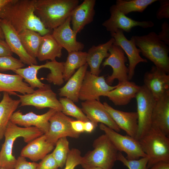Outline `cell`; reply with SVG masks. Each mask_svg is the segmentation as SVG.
<instances>
[{
  "mask_svg": "<svg viewBox=\"0 0 169 169\" xmlns=\"http://www.w3.org/2000/svg\"><path fill=\"white\" fill-rule=\"evenodd\" d=\"M35 0H11L0 9V19L8 22L19 33L26 29L43 36L51 33L34 13Z\"/></svg>",
  "mask_w": 169,
  "mask_h": 169,
  "instance_id": "1",
  "label": "cell"
},
{
  "mask_svg": "<svg viewBox=\"0 0 169 169\" xmlns=\"http://www.w3.org/2000/svg\"><path fill=\"white\" fill-rule=\"evenodd\" d=\"M79 3L78 0H35L34 13L46 28L53 30L66 21Z\"/></svg>",
  "mask_w": 169,
  "mask_h": 169,
  "instance_id": "2",
  "label": "cell"
},
{
  "mask_svg": "<svg viewBox=\"0 0 169 169\" xmlns=\"http://www.w3.org/2000/svg\"><path fill=\"white\" fill-rule=\"evenodd\" d=\"M131 38L143 56L158 69L169 74V47L159 39L156 33L152 31L145 35L133 36Z\"/></svg>",
  "mask_w": 169,
  "mask_h": 169,
  "instance_id": "3",
  "label": "cell"
},
{
  "mask_svg": "<svg viewBox=\"0 0 169 169\" xmlns=\"http://www.w3.org/2000/svg\"><path fill=\"white\" fill-rule=\"evenodd\" d=\"M44 134L35 127H21L10 121L5 132V141L0 151V168H14L17 159L13 155L12 150L14 142L18 138L22 137L24 141L28 143Z\"/></svg>",
  "mask_w": 169,
  "mask_h": 169,
  "instance_id": "4",
  "label": "cell"
},
{
  "mask_svg": "<svg viewBox=\"0 0 169 169\" xmlns=\"http://www.w3.org/2000/svg\"><path fill=\"white\" fill-rule=\"evenodd\" d=\"M148 160V169L161 161L169 162V138L152 127L138 140Z\"/></svg>",
  "mask_w": 169,
  "mask_h": 169,
  "instance_id": "5",
  "label": "cell"
},
{
  "mask_svg": "<svg viewBox=\"0 0 169 169\" xmlns=\"http://www.w3.org/2000/svg\"><path fill=\"white\" fill-rule=\"evenodd\" d=\"M92 145L93 149L83 156L82 164L112 169L118 152L107 136L105 134L100 136L94 140Z\"/></svg>",
  "mask_w": 169,
  "mask_h": 169,
  "instance_id": "6",
  "label": "cell"
},
{
  "mask_svg": "<svg viewBox=\"0 0 169 169\" xmlns=\"http://www.w3.org/2000/svg\"><path fill=\"white\" fill-rule=\"evenodd\" d=\"M16 95L19 98L20 106H33L38 109L49 108L62 111L61 105L49 84H45L32 93Z\"/></svg>",
  "mask_w": 169,
  "mask_h": 169,
  "instance_id": "7",
  "label": "cell"
},
{
  "mask_svg": "<svg viewBox=\"0 0 169 169\" xmlns=\"http://www.w3.org/2000/svg\"><path fill=\"white\" fill-rule=\"evenodd\" d=\"M135 98L138 125L136 139L138 140L151 128V115L156 100L144 85L140 86Z\"/></svg>",
  "mask_w": 169,
  "mask_h": 169,
  "instance_id": "8",
  "label": "cell"
},
{
  "mask_svg": "<svg viewBox=\"0 0 169 169\" xmlns=\"http://www.w3.org/2000/svg\"><path fill=\"white\" fill-rule=\"evenodd\" d=\"M99 128L105 132L118 151L126 153L127 159L136 160L146 156L139 141L136 139L128 135L120 134L102 123L99 125Z\"/></svg>",
  "mask_w": 169,
  "mask_h": 169,
  "instance_id": "9",
  "label": "cell"
},
{
  "mask_svg": "<svg viewBox=\"0 0 169 169\" xmlns=\"http://www.w3.org/2000/svg\"><path fill=\"white\" fill-rule=\"evenodd\" d=\"M117 86H112L107 83L104 77L92 74L87 71L79 94V99L82 101L100 100L101 96L107 94Z\"/></svg>",
  "mask_w": 169,
  "mask_h": 169,
  "instance_id": "10",
  "label": "cell"
},
{
  "mask_svg": "<svg viewBox=\"0 0 169 169\" xmlns=\"http://www.w3.org/2000/svg\"><path fill=\"white\" fill-rule=\"evenodd\" d=\"M110 18L103 23L102 25L110 33L118 29L129 33L136 27L147 28L152 27L154 25L151 21H137L128 17L119 11L115 4L110 7Z\"/></svg>",
  "mask_w": 169,
  "mask_h": 169,
  "instance_id": "11",
  "label": "cell"
},
{
  "mask_svg": "<svg viewBox=\"0 0 169 169\" xmlns=\"http://www.w3.org/2000/svg\"><path fill=\"white\" fill-rule=\"evenodd\" d=\"M108 52L109 56L102 63L103 67L109 65L113 70L112 74L108 75L105 79L107 83L110 85L116 79L118 80L119 83L129 80V70L125 64L127 59L124 51L119 46L113 44Z\"/></svg>",
  "mask_w": 169,
  "mask_h": 169,
  "instance_id": "12",
  "label": "cell"
},
{
  "mask_svg": "<svg viewBox=\"0 0 169 169\" xmlns=\"http://www.w3.org/2000/svg\"><path fill=\"white\" fill-rule=\"evenodd\" d=\"M73 120L62 111H56L49 119V129L44 134L47 141L55 146L57 141L62 137L78 138L80 134L75 132L71 126V121Z\"/></svg>",
  "mask_w": 169,
  "mask_h": 169,
  "instance_id": "13",
  "label": "cell"
},
{
  "mask_svg": "<svg viewBox=\"0 0 169 169\" xmlns=\"http://www.w3.org/2000/svg\"><path fill=\"white\" fill-rule=\"evenodd\" d=\"M110 33L114 39L113 44L120 47L127 56L129 62L128 79L130 80L133 77L136 65L140 63H147V60L141 56L140 49L133 40L127 38L122 30L118 29Z\"/></svg>",
  "mask_w": 169,
  "mask_h": 169,
  "instance_id": "14",
  "label": "cell"
},
{
  "mask_svg": "<svg viewBox=\"0 0 169 169\" xmlns=\"http://www.w3.org/2000/svg\"><path fill=\"white\" fill-rule=\"evenodd\" d=\"M81 109L89 120L97 126L99 123L119 132L120 129L113 120L100 100H91L81 103Z\"/></svg>",
  "mask_w": 169,
  "mask_h": 169,
  "instance_id": "15",
  "label": "cell"
},
{
  "mask_svg": "<svg viewBox=\"0 0 169 169\" xmlns=\"http://www.w3.org/2000/svg\"><path fill=\"white\" fill-rule=\"evenodd\" d=\"M57 111L49 109L46 112L41 115H37L33 112L23 114L18 110L13 113L10 121L15 124L24 127H35L45 134L48 132L49 129V119Z\"/></svg>",
  "mask_w": 169,
  "mask_h": 169,
  "instance_id": "16",
  "label": "cell"
},
{
  "mask_svg": "<svg viewBox=\"0 0 169 169\" xmlns=\"http://www.w3.org/2000/svg\"><path fill=\"white\" fill-rule=\"evenodd\" d=\"M144 82L156 100L169 93V74L155 65L145 73Z\"/></svg>",
  "mask_w": 169,
  "mask_h": 169,
  "instance_id": "17",
  "label": "cell"
},
{
  "mask_svg": "<svg viewBox=\"0 0 169 169\" xmlns=\"http://www.w3.org/2000/svg\"><path fill=\"white\" fill-rule=\"evenodd\" d=\"M0 26L3 33L5 40L12 52L17 54L24 64L37 65L36 58L31 56L26 52L21 41L19 34L13 27L5 20L1 19Z\"/></svg>",
  "mask_w": 169,
  "mask_h": 169,
  "instance_id": "18",
  "label": "cell"
},
{
  "mask_svg": "<svg viewBox=\"0 0 169 169\" xmlns=\"http://www.w3.org/2000/svg\"><path fill=\"white\" fill-rule=\"evenodd\" d=\"M70 24V16L63 24L54 29L52 34L59 44L68 52L82 51L84 45L77 40L78 33L72 29Z\"/></svg>",
  "mask_w": 169,
  "mask_h": 169,
  "instance_id": "19",
  "label": "cell"
},
{
  "mask_svg": "<svg viewBox=\"0 0 169 169\" xmlns=\"http://www.w3.org/2000/svg\"><path fill=\"white\" fill-rule=\"evenodd\" d=\"M103 104L119 128L125 131L127 135L136 139L138 128L137 112H125L116 110L105 102Z\"/></svg>",
  "mask_w": 169,
  "mask_h": 169,
  "instance_id": "20",
  "label": "cell"
},
{
  "mask_svg": "<svg viewBox=\"0 0 169 169\" xmlns=\"http://www.w3.org/2000/svg\"><path fill=\"white\" fill-rule=\"evenodd\" d=\"M95 0H84L72 11L71 15L72 29L78 33L93 20Z\"/></svg>",
  "mask_w": 169,
  "mask_h": 169,
  "instance_id": "21",
  "label": "cell"
},
{
  "mask_svg": "<svg viewBox=\"0 0 169 169\" xmlns=\"http://www.w3.org/2000/svg\"><path fill=\"white\" fill-rule=\"evenodd\" d=\"M151 127L169 136V93L156 100L151 117Z\"/></svg>",
  "mask_w": 169,
  "mask_h": 169,
  "instance_id": "22",
  "label": "cell"
},
{
  "mask_svg": "<svg viewBox=\"0 0 169 169\" xmlns=\"http://www.w3.org/2000/svg\"><path fill=\"white\" fill-rule=\"evenodd\" d=\"M140 87V86L129 80L118 83L117 87L110 91L106 97L115 105H126L132 99L136 98Z\"/></svg>",
  "mask_w": 169,
  "mask_h": 169,
  "instance_id": "23",
  "label": "cell"
},
{
  "mask_svg": "<svg viewBox=\"0 0 169 169\" xmlns=\"http://www.w3.org/2000/svg\"><path fill=\"white\" fill-rule=\"evenodd\" d=\"M54 146L47 141L44 134L28 143L22 150L20 156L37 161L42 159L51 151Z\"/></svg>",
  "mask_w": 169,
  "mask_h": 169,
  "instance_id": "24",
  "label": "cell"
},
{
  "mask_svg": "<svg viewBox=\"0 0 169 169\" xmlns=\"http://www.w3.org/2000/svg\"><path fill=\"white\" fill-rule=\"evenodd\" d=\"M114 41L112 37L105 43L92 46L87 52L86 62L92 74L99 76L101 72L100 65L103 59L109 56V50Z\"/></svg>",
  "mask_w": 169,
  "mask_h": 169,
  "instance_id": "25",
  "label": "cell"
},
{
  "mask_svg": "<svg viewBox=\"0 0 169 169\" xmlns=\"http://www.w3.org/2000/svg\"><path fill=\"white\" fill-rule=\"evenodd\" d=\"M18 74H10L0 73V92H6L10 95H16L18 92L25 95L33 93L34 90L23 81Z\"/></svg>",
  "mask_w": 169,
  "mask_h": 169,
  "instance_id": "26",
  "label": "cell"
},
{
  "mask_svg": "<svg viewBox=\"0 0 169 169\" xmlns=\"http://www.w3.org/2000/svg\"><path fill=\"white\" fill-rule=\"evenodd\" d=\"M88 66L86 64L79 68L59 89L60 96L68 98L74 102L79 101V92Z\"/></svg>",
  "mask_w": 169,
  "mask_h": 169,
  "instance_id": "27",
  "label": "cell"
},
{
  "mask_svg": "<svg viewBox=\"0 0 169 169\" xmlns=\"http://www.w3.org/2000/svg\"><path fill=\"white\" fill-rule=\"evenodd\" d=\"M62 49L52 33L47 34L42 36L37 58L41 61L54 60L56 58L61 57Z\"/></svg>",
  "mask_w": 169,
  "mask_h": 169,
  "instance_id": "28",
  "label": "cell"
},
{
  "mask_svg": "<svg viewBox=\"0 0 169 169\" xmlns=\"http://www.w3.org/2000/svg\"><path fill=\"white\" fill-rule=\"evenodd\" d=\"M19 104V99H13L8 93L3 92V98L0 102V140L4 137L8 125Z\"/></svg>",
  "mask_w": 169,
  "mask_h": 169,
  "instance_id": "29",
  "label": "cell"
},
{
  "mask_svg": "<svg viewBox=\"0 0 169 169\" xmlns=\"http://www.w3.org/2000/svg\"><path fill=\"white\" fill-rule=\"evenodd\" d=\"M68 54L66 61L64 62V81H67L76 69L87 64V52L74 51L68 52Z\"/></svg>",
  "mask_w": 169,
  "mask_h": 169,
  "instance_id": "30",
  "label": "cell"
},
{
  "mask_svg": "<svg viewBox=\"0 0 169 169\" xmlns=\"http://www.w3.org/2000/svg\"><path fill=\"white\" fill-rule=\"evenodd\" d=\"M18 34L25 50L30 56L36 58L42 36L31 29L25 30Z\"/></svg>",
  "mask_w": 169,
  "mask_h": 169,
  "instance_id": "31",
  "label": "cell"
},
{
  "mask_svg": "<svg viewBox=\"0 0 169 169\" xmlns=\"http://www.w3.org/2000/svg\"><path fill=\"white\" fill-rule=\"evenodd\" d=\"M43 68H44V64L41 65L32 64L26 68L18 69L13 71L21 76L25 82L34 89L36 88L42 87L45 84L40 81L37 76L38 70Z\"/></svg>",
  "mask_w": 169,
  "mask_h": 169,
  "instance_id": "32",
  "label": "cell"
},
{
  "mask_svg": "<svg viewBox=\"0 0 169 169\" xmlns=\"http://www.w3.org/2000/svg\"><path fill=\"white\" fill-rule=\"evenodd\" d=\"M157 0H117L115 4L122 13L126 15L132 12H143Z\"/></svg>",
  "mask_w": 169,
  "mask_h": 169,
  "instance_id": "33",
  "label": "cell"
},
{
  "mask_svg": "<svg viewBox=\"0 0 169 169\" xmlns=\"http://www.w3.org/2000/svg\"><path fill=\"white\" fill-rule=\"evenodd\" d=\"M45 63L46 68L49 69L50 73L45 79L50 83L60 86L64 82L63 78L64 70V62H59L56 60L47 61Z\"/></svg>",
  "mask_w": 169,
  "mask_h": 169,
  "instance_id": "34",
  "label": "cell"
},
{
  "mask_svg": "<svg viewBox=\"0 0 169 169\" xmlns=\"http://www.w3.org/2000/svg\"><path fill=\"white\" fill-rule=\"evenodd\" d=\"M67 137H62L57 141L55 147L52 153L59 167L60 168L65 165L70 151L69 142Z\"/></svg>",
  "mask_w": 169,
  "mask_h": 169,
  "instance_id": "35",
  "label": "cell"
},
{
  "mask_svg": "<svg viewBox=\"0 0 169 169\" xmlns=\"http://www.w3.org/2000/svg\"><path fill=\"white\" fill-rule=\"evenodd\" d=\"M59 100L62 107V112L67 116L75 118L84 122L89 120L86 115L74 102L66 97H60Z\"/></svg>",
  "mask_w": 169,
  "mask_h": 169,
  "instance_id": "36",
  "label": "cell"
},
{
  "mask_svg": "<svg viewBox=\"0 0 169 169\" xmlns=\"http://www.w3.org/2000/svg\"><path fill=\"white\" fill-rule=\"evenodd\" d=\"M117 160L120 161L129 169H148L147 167L148 159L147 156L138 159L130 160L125 157L121 152L119 151Z\"/></svg>",
  "mask_w": 169,
  "mask_h": 169,
  "instance_id": "37",
  "label": "cell"
},
{
  "mask_svg": "<svg viewBox=\"0 0 169 169\" xmlns=\"http://www.w3.org/2000/svg\"><path fill=\"white\" fill-rule=\"evenodd\" d=\"M24 64L19 59L12 56H7L0 57V71L4 72L8 70L13 71L16 69L23 68Z\"/></svg>",
  "mask_w": 169,
  "mask_h": 169,
  "instance_id": "38",
  "label": "cell"
},
{
  "mask_svg": "<svg viewBox=\"0 0 169 169\" xmlns=\"http://www.w3.org/2000/svg\"><path fill=\"white\" fill-rule=\"evenodd\" d=\"M83 163V156L80 151L77 148L70 150L65 164L64 169H74L75 167Z\"/></svg>",
  "mask_w": 169,
  "mask_h": 169,
  "instance_id": "39",
  "label": "cell"
},
{
  "mask_svg": "<svg viewBox=\"0 0 169 169\" xmlns=\"http://www.w3.org/2000/svg\"><path fill=\"white\" fill-rule=\"evenodd\" d=\"M58 165L52 153L47 154L39 163L37 169H58Z\"/></svg>",
  "mask_w": 169,
  "mask_h": 169,
  "instance_id": "40",
  "label": "cell"
},
{
  "mask_svg": "<svg viewBox=\"0 0 169 169\" xmlns=\"http://www.w3.org/2000/svg\"><path fill=\"white\" fill-rule=\"evenodd\" d=\"M160 6L157 10L156 16L157 18L161 20L169 18V0H159Z\"/></svg>",
  "mask_w": 169,
  "mask_h": 169,
  "instance_id": "41",
  "label": "cell"
},
{
  "mask_svg": "<svg viewBox=\"0 0 169 169\" xmlns=\"http://www.w3.org/2000/svg\"><path fill=\"white\" fill-rule=\"evenodd\" d=\"M38 163L28 161L25 158L20 156L17 159V162L14 169H37Z\"/></svg>",
  "mask_w": 169,
  "mask_h": 169,
  "instance_id": "42",
  "label": "cell"
},
{
  "mask_svg": "<svg viewBox=\"0 0 169 169\" xmlns=\"http://www.w3.org/2000/svg\"><path fill=\"white\" fill-rule=\"evenodd\" d=\"M157 34L159 39L169 46V24L167 21H165L162 23L161 31Z\"/></svg>",
  "mask_w": 169,
  "mask_h": 169,
  "instance_id": "43",
  "label": "cell"
},
{
  "mask_svg": "<svg viewBox=\"0 0 169 169\" xmlns=\"http://www.w3.org/2000/svg\"><path fill=\"white\" fill-rule=\"evenodd\" d=\"M13 53L5 40L0 39V57L12 56Z\"/></svg>",
  "mask_w": 169,
  "mask_h": 169,
  "instance_id": "44",
  "label": "cell"
},
{
  "mask_svg": "<svg viewBox=\"0 0 169 169\" xmlns=\"http://www.w3.org/2000/svg\"><path fill=\"white\" fill-rule=\"evenodd\" d=\"M84 123L82 121L74 120L71 121L72 128L75 132L80 134L84 132Z\"/></svg>",
  "mask_w": 169,
  "mask_h": 169,
  "instance_id": "45",
  "label": "cell"
},
{
  "mask_svg": "<svg viewBox=\"0 0 169 169\" xmlns=\"http://www.w3.org/2000/svg\"><path fill=\"white\" fill-rule=\"evenodd\" d=\"M148 169H169V162L165 161L159 162Z\"/></svg>",
  "mask_w": 169,
  "mask_h": 169,
  "instance_id": "46",
  "label": "cell"
},
{
  "mask_svg": "<svg viewBox=\"0 0 169 169\" xmlns=\"http://www.w3.org/2000/svg\"><path fill=\"white\" fill-rule=\"evenodd\" d=\"M97 127L94 123L90 120L84 122V131L87 133L92 132Z\"/></svg>",
  "mask_w": 169,
  "mask_h": 169,
  "instance_id": "47",
  "label": "cell"
},
{
  "mask_svg": "<svg viewBox=\"0 0 169 169\" xmlns=\"http://www.w3.org/2000/svg\"><path fill=\"white\" fill-rule=\"evenodd\" d=\"M81 165L84 169H103L100 167L93 166L84 164H83Z\"/></svg>",
  "mask_w": 169,
  "mask_h": 169,
  "instance_id": "48",
  "label": "cell"
},
{
  "mask_svg": "<svg viewBox=\"0 0 169 169\" xmlns=\"http://www.w3.org/2000/svg\"><path fill=\"white\" fill-rule=\"evenodd\" d=\"M10 1L11 0H0V9Z\"/></svg>",
  "mask_w": 169,
  "mask_h": 169,
  "instance_id": "49",
  "label": "cell"
},
{
  "mask_svg": "<svg viewBox=\"0 0 169 169\" xmlns=\"http://www.w3.org/2000/svg\"><path fill=\"white\" fill-rule=\"evenodd\" d=\"M1 19H0V21ZM0 39L5 40L4 37L3 30L0 26Z\"/></svg>",
  "mask_w": 169,
  "mask_h": 169,
  "instance_id": "50",
  "label": "cell"
},
{
  "mask_svg": "<svg viewBox=\"0 0 169 169\" xmlns=\"http://www.w3.org/2000/svg\"><path fill=\"white\" fill-rule=\"evenodd\" d=\"M0 96H1V94H0Z\"/></svg>",
  "mask_w": 169,
  "mask_h": 169,
  "instance_id": "51",
  "label": "cell"
},
{
  "mask_svg": "<svg viewBox=\"0 0 169 169\" xmlns=\"http://www.w3.org/2000/svg\"><path fill=\"white\" fill-rule=\"evenodd\" d=\"M0 169H2V168H0Z\"/></svg>",
  "mask_w": 169,
  "mask_h": 169,
  "instance_id": "52",
  "label": "cell"
}]
</instances>
